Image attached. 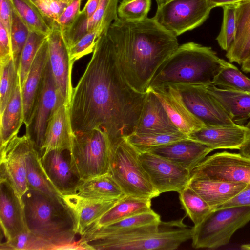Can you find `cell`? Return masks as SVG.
Returning <instances> with one entry per match:
<instances>
[{
	"label": "cell",
	"mask_w": 250,
	"mask_h": 250,
	"mask_svg": "<svg viewBox=\"0 0 250 250\" xmlns=\"http://www.w3.org/2000/svg\"><path fill=\"white\" fill-rule=\"evenodd\" d=\"M146 96L126 81L113 40L108 32L103 34L73 88L69 107L72 133L99 129L109 144L126 138L135 130Z\"/></svg>",
	"instance_id": "obj_1"
},
{
	"label": "cell",
	"mask_w": 250,
	"mask_h": 250,
	"mask_svg": "<svg viewBox=\"0 0 250 250\" xmlns=\"http://www.w3.org/2000/svg\"><path fill=\"white\" fill-rule=\"evenodd\" d=\"M107 32L114 42L123 75L140 93L146 92L158 68L179 45L177 36L153 17L134 22L118 18Z\"/></svg>",
	"instance_id": "obj_2"
},
{
	"label": "cell",
	"mask_w": 250,
	"mask_h": 250,
	"mask_svg": "<svg viewBox=\"0 0 250 250\" xmlns=\"http://www.w3.org/2000/svg\"><path fill=\"white\" fill-rule=\"evenodd\" d=\"M28 230L57 247L76 242L78 221L63 198L29 188L22 196Z\"/></svg>",
	"instance_id": "obj_3"
},
{
	"label": "cell",
	"mask_w": 250,
	"mask_h": 250,
	"mask_svg": "<svg viewBox=\"0 0 250 250\" xmlns=\"http://www.w3.org/2000/svg\"><path fill=\"white\" fill-rule=\"evenodd\" d=\"M220 59L210 47L192 42L179 45L158 68L147 89L168 85L211 84Z\"/></svg>",
	"instance_id": "obj_4"
},
{
	"label": "cell",
	"mask_w": 250,
	"mask_h": 250,
	"mask_svg": "<svg viewBox=\"0 0 250 250\" xmlns=\"http://www.w3.org/2000/svg\"><path fill=\"white\" fill-rule=\"evenodd\" d=\"M183 220L149 224L81 245L85 250H173L192 238L193 227L184 224Z\"/></svg>",
	"instance_id": "obj_5"
},
{
	"label": "cell",
	"mask_w": 250,
	"mask_h": 250,
	"mask_svg": "<svg viewBox=\"0 0 250 250\" xmlns=\"http://www.w3.org/2000/svg\"><path fill=\"white\" fill-rule=\"evenodd\" d=\"M139 155L126 138L110 144L109 173L125 195L152 199L160 194L151 184Z\"/></svg>",
	"instance_id": "obj_6"
},
{
	"label": "cell",
	"mask_w": 250,
	"mask_h": 250,
	"mask_svg": "<svg viewBox=\"0 0 250 250\" xmlns=\"http://www.w3.org/2000/svg\"><path fill=\"white\" fill-rule=\"evenodd\" d=\"M250 221V206L214 209L193 227L192 246L216 249L227 245L234 233Z\"/></svg>",
	"instance_id": "obj_7"
},
{
	"label": "cell",
	"mask_w": 250,
	"mask_h": 250,
	"mask_svg": "<svg viewBox=\"0 0 250 250\" xmlns=\"http://www.w3.org/2000/svg\"><path fill=\"white\" fill-rule=\"evenodd\" d=\"M70 153L73 169L80 180L109 173V144L101 130L73 133Z\"/></svg>",
	"instance_id": "obj_8"
},
{
	"label": "cell",
	"mask_w": 250,
	"mask_h": 250,
	"mask_svg": "<svg viewBox=\"0 0 250 250\" xmlns=\"http://www.w3.org/2000/svg\"><path fill=\"white\" fill-rule=\"evenodd\" d=\"M213 8L208 0H171L157 6L153 18L177 37L202 24Z\"/></svg>",
	"instance_id": "obj_9"
},
{
	"label": "cell",
	"mask_w": 250,
	"mask_h": 250,
	"mask_svg": "<svg viewBox=\"0 0 250 250\" xmlns=\"http://www.w3.org/2000/svg\"><path fill=\"white\" fill-rule=\"evenodd\" d=\"M205 179L250 184V159L223 151L207 156L191 172L190 179Z\"/></svg>",
	"instance_id": "obj_10"
},
{
	"label": "cell",
	"mask_w": 250,
	"mask_h": 250,
	"mask_svg": "<svg viewBox=\"0 0 250 250\" xmlns=\"http://www.w3.org/2000/svg\"><path fill=\"white\" fill-rule=\"evenodd\" d=\"M62 103L64 102L58 93L48 59L32 117L30 124L26 127L25 134L40 157L42 155L49 120L55 109Z\"/></svg>",
	"instance_id": "obj_11"
},
{
	"label": "cell",
	"mask_w": 250,
	"mask_h": 250,
	"mask_svg": "<svg viewBox=\"0 0 250 250\" xmlns=\"http://www.w3.org/2000/svg\"><path fill=\"white\" fill-rule=\"evenodd\" d=\"M139 158L149 181L159 194L180 192L188 185L190 172L180 165L150 152H139Z\"/></svg>",
	"instance_id": "obj_12"
},
{
	"label": "cell",
	"mask_w": 250,
	"mask_h": 250,
	"mask_svg": "<svg viewBox=\"0 0 250 250\" xmlns=\"http://www.w3.org/2000/svg\"><path fill=\"white\" fill-rule=\"evenodd\" d=\"M171 86L177 90L189 110L206 126L231 125L237 124L221 104L208 91L207 86Z\"/></svg>",
	"instance_id": "obj_13"
},
{
	"label": "cell",
	"mask_w": 250,
	"mask_h": 250,
	"mask_svg": "<svg viewBox=\"0 0 250 250\" xmlns=\"http://www.w3.org/2000/svg\"><path fill=\"white\" fill-rule=\"evenodd\" d=\"M33 146L25 134L21 137L15 136L0 148V179L7 180L21 197L29 189L26 159Z\"/></svg>",
	"instance_id": "obj_14"
},
{
	"label": "cell",
	"mask_w": 250,
	"mask_h": 250,
	"mask_svg": "<svg viewBox=\"0 0 250 250\" xmlns=\"http://www.w3.org/2000/svg\"><path fill=\"white\" fill-rule=\"evenodd\" d=\"M51 27L47 37L49 61L58 93L69 107L73 90L71 82L73 63L71 61L69 48L61 26L54 21Z\"/></svg>",
	"instance_id": "obj_15"
},
{
	"label": "cell",
	"mask_w": 250,
	"mask_h": 250,
	"mask_svg": "<svg viewBox=\"0 0 250 250\" xmlns=\"http://www.w3.org/2000/svg\"><path fill=\"white\" fill-rule=\"evenodd\" d=\"M119 0H101L99 6L88 19L79 13L72 25L62 31L69 48L87 33L96 30L101 36L107 33L112 22L118 18Z\"/></svg>",
	"instance_id": "obj_16"
},
{
	"label": "cell",
	"mask_w": 250,
	"mask_h": 250,
	"mask_svg": "<svg viewBox=\"0 0 250 250\" xmlns=\"http://www.w3.org/2000/svg\"><path fill=\"white\" fill-rule=\"evenodd\" d=\"M41 161L52 185L62 196L76 194L81 180L73 169L70 150H51L41 157Z\"/></svg>",
	"instance_id": "obj_17"
},
{
	"label": "cell",
	"mask_w": 250,
	"mask_h": 250,
	"mask_svg": "<svg viewBox=\"0 0 250 250\" xmlns=\"http://www.w3.org/2000/svg\"><path fill=\"white\" fill-rule=\"evenodd\" d=\"M0 220L6 240L29 231L21 197L4 179H0Z\"/></svg>",
	"instance_id": "obj_18"
},
{
	"label": "cell",
	"mask_w": 250,
	"mask_h": 250,
	"mask_svg": "<svg viewBox=\"0 0 250 250\" xmlns=\"http://www.w3.org/2000/svg\"><path fill=\"white\" fill-rule=\"evenodd\" d=\"M147 90L158 97L169 118L181 132L188 136L206 126L189 110L174 87L164 86Z\"/></svg>",
	"instance_id": "obj_19"
},
{
	"label": "cell",
	"mask_w": 250,
	"mask_h": 250,
	"mask_svg": "<svg viewBox=\"0 0 250 250\" xmlns=\"http://www.w3.org/2000/svg\"><path fill=\"white\" fill-rule=\"evenodd\" d=\"M213 150L208 146L189 138L149 148L151 152L170 160L187 169H193ZM144 152V151H143Z\"/></svg>",
	"instance_id": "obj_20"
},
{
	"label": "cell",
	"mask_w": 250,
	"mask_h": 250,
	"mask_svg": "<svg viewBox=\"0 0 250 250\" xmlns=\"http://www.w3.org/2000/svg\"><path fill=\"white\" fill-rule=\"evenodd\" d=\"M250 130L246 125L205 126L188 135V138L215 149H240L248 139Z\"/></svg>",
	"instance_id": "obj_21"
},
{
	"label": "cell",
	"mask_w": 250,
	"mask_h": 250,
	"mask_svg": "<svg viewBox=\"0 0 250 250\" xmlns=\"http://www.w3.org/2000/svg\"><path fill=\"white\" fill-rule=\"evenodd\" d=\"M180 132L172 123L158 97L150 90L146 96L137 125V134Z\"/></svg>",
	"instance_id": "obj_22"
},
{
	"label": "cell",
	"mask_w": 250,
	"mask_h": 250,
	"mask_svg": "<svg viewBox=\"0 0 250 250\" xmlns=\"http://www.w3.org/2000/svg\"><path fill=\"white\" fill-rule=\"evenodd\" d=\"M48 59V44L46 38L37 52L21 89L24 124L26 127L30 124L32 117Z\"/></svg>",
	"instance_id": "obj_23"
},
{
	"label": "cell",
	"mask_w": 250,
	"mask_h": 250,
	"mask_svg": "<svg viewBox=\"0 0 250 250\" xmlns=\"http://www.w3.org/2000/svg\"><path fill=\"white\" fill-rule=\"evenodd\" d=\"M72 134L69 107L66 104L62 103L55 109L48 122L42 155L52 150L70 151Z\"/></svg>",
	"instance_id": "obj_24"
},
{
	"label": "cell",
	"mask_w": 250,
	"mask_h": 250,
	"mask_svg": "<svg viewBox=\"0 0 250 250\" xmlns=\"http://www.w3.org/2000/svg\"><path fill=\"white\" fill-rule=\"evenodd\" d=\"M62 198L77 218L78 234L80 236L119 200L93 199L82 197L77 194L64 195Z\"/></svg>",
	"instance_id": "obj_25"
},
{
	"label": "cell",
	"mask_w": 250,
	"mask_h": 250,
	"mask_svg": "<svg viewBox=\"0 0 250 250\" xmlns=\"http://www.w3.org/2000/svg\"><path fill=\"white\" fill-rule=\"evenodd\" d=\"M236 30L226 56L230 62L242 63L250 58V0L236 4Z\"/></svg>",
	"instance_id": "obj_26"
},
{
	"label": "cell",
	"mask_w": 250,
	"mask_h": 250,
	"mask_svg": "<svg viewBox=\"0 0 250 250\" xmlns=\"http://www.w3.org/2000/svg\"><path fill=\"white\" fill-rule=\"evenodd\" d=\"M247 184L205 179H193L190 180L188 186L214 210L239 193Z\"/></svg>",
	"instance_id": "obj_27"
},
{
	"label": "cell",
	"mask_w": 250,
	"mask_h": 250,
	"mask_svg": "<svg viewBox=\"0 0 250 250\" xmlns=\"http://www.w3.org/2000/svg\"><path fill=\"white\" fill-rule=\"evenodd\" d=\"M151 199L125 195L119 199L84 232L108 225L125 218L151 211Z\"/></svg>",
	"instance_id": "obj_28"
},
{
	"label": "cell",
	"mask_w": 250,
	"mask_h": 250,
	"mask_svg": "<svg viewBox=\"0 0 250 250\" xmlns=\"http://www.w3.org/2000/svg\"><path fill=\"white\" fill-rule=\"evenodd\" d=\"M206 87L236 123L250 118V93L223 89L212 84Z\"/></svg>",
	"instance_id": "obj_29"
},
{
	"label": "cell",
	"mask_w": 250,
	"mask_h": 250,
	"mask_svg": "<svg viewBox=\"0 0 250 250\" xmlns=\"http://www.w3.org/2000/svg\"><path fill=\"white\" fill-rule=\"evenodd\" d=\"M77 195L103 200H119L125 195L110 173L80 181Z\"/></svg>",
	"instance_id": "obj_30"
},
{
	"label": "cell",
	"mask_w": 250,
	"mask_h": 250,
	"mask_svg": "<svg viewBox=\"0 0 250 250\" xmlns=\"http://www.w3.org/2000/svg\"><path fill=\"white\" fill-rule=\"evenodd\" d=\"M0 118V143L1 147L17 135L21 126L24 123L22 94L19 81Z\"/></svg>",
	"instance_id": "obj_31"
},
{
	"label": "cell",
	"mask_w": 250,
	"mask_h": 250,
	"mask_svg": "<svg viewBox=\"0 0 250 250\" xmlns=\"http://www.w3.org/2000/svg\"><path fill=\"white\" fill-rule=\"evenodd\" d=\"M161 222L160 215L151 210L87 231L80 236L81 238L78 241L81 244L98 237L116 234L125 230Z\"/></svg>",
	"instance_id": "obj_32"
},
{
	"label": "cell",
	"mask_w": 250,
	"mask_h": 250,
	"mask_svg": "<svg viewBox=\"0 0 250 250\" xmlns=\"http://www.w3.org/2000/svg\"><path fill=\"white\" fill-rule=\"evenodd\" d=\"M26 167L28 188L38 190L50 196L63 198L49 180L42 166L40 154L34 146L26 157Z\"/></svg>",
	"instance_id": "obj_33"
},
{
	"label": "cell",
	"mask_w": 250,
	"mask_h": 250,
	"mask_svg": "<svg viewBox=\"0 0 250 250\" xmlns=\"http://www.w3.org/2000/svg\"><path fill=\"white\" fill-rule=\"evenodd\" d=\"M212 84L218 87L250 93V79L229 62L220 59Z\"/></svg>",
	"instance_id": "obj_34"
},
{
	"label": "cell",
	"mask_w": 250,
	"mask_h": 250,
	"mask_svg": "<svg viewBox=\"0 0 250 250\" xmlns=\"http://www.w3.org/2000/svg\"><path fill=\"white\" fill-rule=\"evenodd\" d=\"M10 0L12 8L30 31L48 35L52 24L30 0Z\"/></svg>",
	"instance_id": "obj_35"
},
{
	"label": "cell",
	"mask_w": 250,
	"mask_h": 250,
	"mask_svg": "<svg viewBox=\"0 0 250 250\" xmlns=\"http://www.w3.org/2000/svg\"><path fill=\"white\" fill-rule=\"evenodd\" d=\"M182 208L196 226L213 210L207 202L188 185L179 192Z\"/></svg>",
	"instance_id": "obj_36"
},
{
	"label": "cell",
	"mask_w": 250,
	"mask_h": 250,
	"mask_svg": "<svg viewBox=\"0 0 250 250\" xmlns=\"http://www.w3.org/2000/svg\"><path fill=\"white\" fill-rule=\"evenodd\" d=\"M47 36L30 31L21 51L18 68L20 85L22 88L38 50Z\"/></svg>",
	"instance_id": "obj_37"
},
{
	"label": "cell",
	"mask_w": 250,
	"mask_h": 250,
	"mask_svg": "<svg viewBox=\"0 0 250 250\" xmlns=\"http://www.w3.org/2000/svg\"><path fill=\"white\" fill-rule=\"evenodd\" d=\"M188 138L181 132L169 133L137 134L133 133L126 138L139 152L157 146L171 143Z\"/></svg>",
	"instance_id": "obj_38"
},
{
	"label": "cell",
	"mask_w": 250,
	"mask_h": 250,
	"mask_svg": "<svg viewBox=\"0 0 250 250\" xmlns=\"http://www.w3.org/2000/svg\"><path fill=\"white\" fill-rule=\"evenodd\" d=\"M19 81L18 70L12 58L0 64V115L10 100Z\"/></svg>",
	"instance_id": "obj_39"
},
{
	"label": "cell",
	"mask_w": 250,
	"mask_h": 250,
	"mask_svg": "<svg viewBox=\"0 0 250 250\" xmlns=\"http://www.w3.org/2000/svg\"><path fill=\"white\" fill-rule=\"evenodd\" d=\"M29 33L28 28L12 8L10 41L12 58L18 71L21 51Z\"/></svg>",
	"instance_id": "obj_40"
},
{
	"label": "cell",
	"mask_w": 250,
	"mask_h": 250,
	"mask_svg": "<svg viewBox=\"0 0 250 250\" xmlns=\"http://www.w3.org/2000/svg\"><path fill=\"white\" fill-rule=\"evenodd\" d=\"M54 247L29 231L4 243L1 242L0 245V250H54Z\"/></svg>",
	"instance_id": "obj_41"
},
{
	"label": "cell",
	"mask_w": 250,
	"mask_h": 250,
	"mask_svg": "<svg viewBox=\"0 0 250 250\" xmlns=\"http://www.w3.org/2000/svg\"><path fill=\"white\" fill-rule=\"evenodd\" d=\"M223 21L216 40L221 48L227 51L233 42L236 30V4L222 6Z\"/></svg>",
	"instance_id": "obj_42"
},
{
	"label": "cell",
	"mask_w": 250,
	"mask_h": 250,
	"mask_svg": "<svg viewBox=\"0 0 250 250\" xmlns=\"http://www.w3.org/2000/svg\"><path fill=\"white\" fill-rule=\"evenodd\" d=\"M151 0H122L117 8L118 17L128 22L140 21L147 17Z\"/></svg>",
	"instance_id": "obj_43"
},
{
	"label": "cell",
	"mask_w": 250,
	"mask_h": 250,
	"mask_svg": "<svg viewBox=\"0 0 250 250\" xmlns=\"http://www.w3.org/2000/svg\"><path fill=\"white\" fill-rule=\"evenodd\" d=\"M100 37L96 30L87 33L69 48L71 61L74 62L82 57L92 53L96 41Z\"/></svg>",
	"instance_id": "obj_44"
},
{
	"label": "cell",
	"mask_w": 250,
	"mask_h": 250,
	"mask_svg": "<svg viewBox=\"0 0 250 250\" xmlns=\"http://www.w3.org/2000/svg\"><path fill=\"white\" fill-rule=\"evenodd\" d=\"M52 24L72 0H30Z\"/></svg>",
	"instance_id": "obj_45"
},
{
	"label": "cell",
	"mask_w": 250,
	"mask_h": 250,
	"mask_svg": "<svg viewBox=\"0 0 250 250\" xmlns=\"http://www.w3.org/2000/svg\"><path fill=\"white\" fill-rule=\"evenodd\" d=\"M82 0H72L65 7L56 21L63 31L68 29L81 12Z\"/></svg>",
	"instance_id": "obj_46"
},
{
	"label": "cell",
	"mask_w": 250,
	"mask_h": 250,
	"mask_svg": "<svg viewBox=\"0 0 250 250\" xmlns=\"http://www.w3.org/2000/svg\"><path fill=\"white\" fill-rule=\"evenodd\" d=\"M12 58L10 39L3 25L0 23V64Z\"/></svg>",
	"instance_id": "obj_47"
},
{
	"label": "cell",
	"mask_w": 250,
	"mask_h": 250,
	"mask_svg": "<svg viewBox=\"0 0 250 250\" xmlns=\"http://www.w3.org/2000/svg\"><path fill=\"white\" fill-rule=\"evenodd\" d=\"M247 206H250V184H247L246 187L239 193L216 209Z\"/></svg>",
	"instance_id": "obj_48"
},
{
	"label": "cell",
	"mask_w": 250,
	"mask_h": 250,
	"mask_svg": "<svg viewBox=\"0 0 250 250\" xmlns=\"http://www.w3.org/2000/svg\"><path fill=\"white\" fill-rule=\"evenodd\" d=\"M12 7L10 0H0V23L10 39ZM11 42V41H10Z\"/></svg>",
	"instance_id": "obj_49"
},
{
	"label": "cell",
	"mask_w": 250,
	"mask_h": 250,
	"mask_svg": "<svg viewBox=\"0 0 250 250\" xmlns=\"http://www.w3.org/2000/svg\"><path fill=\"white\" fill-rule=\"evenodd\" d=\"M101 0H88L81 13L87 19H89L97 9Z\"/></svg>",
	"instance_id": "obj_50"
},
{
	"label": "cell",
	"mask_w": 250,
	"mask_h": 250,
	"mask_svg": "<svg viewBox=\"0 0 250 250\" xmlns=\"http://www.w3.org/2000/svg\"><path fill=\"white\" fill-rule=\"evenodd\" d=\"M246 0H208L210 4L214 7L223 6L226 5L237 4Z\"/></svg>",
	"instance_id": "obj_51"
},
{
	"label": "cell",
	"mask_w": 250,
	"mask_h": 250,
	"mask_svg": "<svg viewBox=\"0 0 250 250\" xmlns=\"http://www.w3.org/2000/svg\"><path fill=\"white\" fill-rule=\"evenodd\" d=\"M246 126L250 130V118L246 124ZM240 153L243 156L250 159V135L244 144V145L239 149Z\"/></svg>",
	"instance_id": "obj_52"
},
{
	"label": "cell",
	"mask_w": 250,
	"mask_h": 250,
	"mask_svg": "<svg viewBox=\"0 0 250 250\" xmlns=\"http://www.w3.org/2000/svg\"><path fill=\"white\" fill-rule=\"evenodd\" d=\"M242 70L246 73H250V58L244 61L241 64Z\"/></svg>",
	"instance_id": "obj_53"
},
{
	"label": "cell",
	"mask_w": 250,
	"mask_h": 250,
	"mask_svg": "<svg viewBox=\"0 0 250 250\" xmlns=\"http://www.w3.org/2000/svg\"><path fill=\"white\" fill-rule=\"evenodd\" d=\"M241 249L244 250H250V243L242 245L241 246Z\"/></svg>",
	"instance_id": "obj_54"
},
{
	"label": "cell",
	"mask_w": 250,
	"mask_h": 250,
	"mask_svg": "<svg viewBox=\"0 0 250 250\" xmlns=\"http://www.w3.org/2000/svg\"><path fill=\"white\" fill-rule=\"evenodd\" d=\"M170 0H155L158 6L163 4Z\"/></svg>",
	"instance_id": "obj_55"
}]
</instances>
